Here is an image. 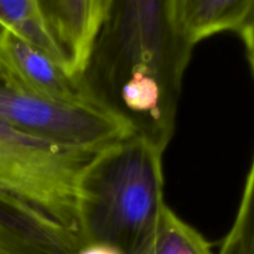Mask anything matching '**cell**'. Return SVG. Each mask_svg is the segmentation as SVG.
<instances>
[{
    "instance_id": "52a82bcc",
    "label": "cell",
    "mask_w": 254,
    "mask_h": 254,
    "mask_svg": "<svg viewBox=\"0 0 254 254\" xmlns=\"http://www.w3.org/2000/svg\"><path fill=\"white\" fill-rule=\"evenodd\" d=\"M130 254H215L213 245L164 203L153 230Z\"/></svg>"
},
{
    "instance_id": "30bf717a",
    "label": "cell",
    "mask_w": 254,
    "mask_h": 254,
    "mask_svg": "<svg viewBox=\"0 0 254 254\" xmlns=\"http://www.w3.org/2000/svg\"><path fill=\"white\" fill-rule=\"evenodd\" d=\"M0 254H41L21 221L0 206Z\"/></svg>"
},
{
    "instance_id": "9c48e42d",
    "label": "cell",
    "mask_w": 254,
    "mask_h": 254,
    "mask_svg": "<svg viewBox=\"0 0 254 254\" xmlns=\"http://www.w3.org/2000/svg\"><path fill=\"white\" fill-rule=\"evenodd\" d=\"M215 254H254V161L246 174L240 202L230 230Z\"/></svg>"
},
{
    "instance_id": "3957f363",
    "label": "cell",
    "mask_w": 254,
    "mask_h": 254,
    "mask_svg": "<svg viewBox=\"0 0 254 254\" xmlns=\"http://www.w3.org/2000/svg\"><path fill=\"white\" fill-rule=\"evenodd\" d=\"M0 121L36 138L94 150L136 134L128 122L98 104L59 103L2 83Z\"/></svg>"
},
{
    "instance_id": "8992f818",
    "label": "cell",
    "mask_w": 254,
    "mask_h": 254,
    "mask_svg": "<svg viewBox=\"0 0 254 254\" xmlns=\"http://www.w3.org/2000/svg\"><path fill=\"white\" fill-rule=\"evenodd\" d=\"M169 16L176 36L190 50L221 32L237 35L253 71L254 0H170Z\"/></svg>"
},
{
    "instance_id": "ba28073f",
    "label": "cell",
    "mask_w": 254,
    "mask_h": 254,
    "mask_svg": "<svg viewBox=\"0 0 254 254\" xmlns=\"http://www.w3.org/2000/svg\"><path fill=\"white\" fill-rule=\"evenodd\" d=\"M0 27L41 50L67 73L64 56L42 20L36 0H0Z\"/></svg>"
},
{
    "instance_id": "8fae6325",
    "label": "cell",
    "mask_w": 254,
    "mask_h": 254,
    "mask_svg": "<svg viewBox=\"0 0 254 254\" xmlns=\"http://www.w3.org/2000/svg\"><path fill=\"white\" fill-rule=\"evenodd\" d=\"M74 254H124L118 247L104 242H91L82 246Z\"/></svg>"
},
{
    "instance_id": "7a4b0ae2",
    "label": "cell",
    "mask_w": 254,
    "mask_h": 254,
    "mask_svg": "<svg viewBox=\"0 0 254 254\" xmlns=\"http://www.w3.org/2000/svg\"><path fill=\"white\" fill-rule=\"evenodd\" d=\"M170 0H112L88 64L106 93L173 94L183 86L192 50L176 36Z\"/></svg>"
},
{
    "instance_id": "277c9868",
    "label": "cell",
    "mask_w": 254,
    "mask_h": 254,
    "mask_svg": "<svg viewBox=\"0 0 254 254\" xmlns=\"http://www.w3.org/2000/svg\"><path fill=\"white\" fill-rule=\"evenodd\" d=\"M0 83L59 103L98 104L88 94L83 79L69 77L45 52L1 27Z\"/></svg>"
},
{
    "instance_id": "6da1fadb",
    "label": "cell",
    "mask_w": 254,
    "mask_h": 254,
    "mask_svg": "<svg viewBox=\"0 0 254 254\" xmlns=\"http://www.w3.org/2000/svg\"><path fill=\"white\" fill-rule=\"evenodd\" d=\"M164 153L133 134L97 155L82 186L83 245L104 242L130 254L148 237L166 202Z\"/></svg>"
},
{
    "instance_id": "5b68a950",
    "label": "cell",
    "mask_w": 254,
    "mask_h": 254,
    "mask_svg": "<svg viewBox=\"0 0 254 254\" xmlns=\"http://www.w3.org/2000/svg\"><path fill=\"white\" fill-rule=\"evenodd\" d=\"M69 77L82 81L112 0H36Z\"/></svg>"
}]
</instances>
